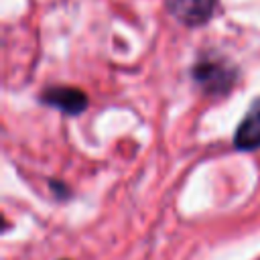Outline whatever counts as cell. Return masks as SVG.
Here are the masks:
<instances>
[{"label":"cell","instance_id":"3","mask_svg":"<svg viewBox=\"0 0 260 260\" xmlns=\"http://www.w3.org/2000/svg\"><path fill=\"white\" fill-rule=\"evenodd\" d=\"M41 102L49 104L65 114H81L87 108V95L77 89V87H67V85H57L49 87L41 93Z\"/></svg>","mask_w":260,"mask_h":260},{"label":"cell","instance_id":"1","mask_svg":"<svg viewBox=\"0 0 260 260\" xmlns=\"http://www.w3.org/2000/svg\"><path fill=\"white\" fill-rule=\"evenodd\" d=\"M193 77L209 93H223L232 87V83L236 79V71L230 69V65H225L221 61L205 59L193 67Z\"/></svg>","mask_w":260,"mask_h":260},{"label":"cell","instance_id":"2","mask_svg":"<svg viewBox=\"0 0 260 260\" xmlns=\"http://www.w3.org/2000/svg\"><path fill=\"white\" fill-rule=\"evenodd\" d=\"M167 10L185 26H201L211 20L217 0H165Z\"/></svg>","mask_w":260,"mask_h":260},{"label":"cell","instance_id":"4","mask_svg":"<svg viewBox=\"0 0 260 260\" xmlns=\"http://www.w3.org/2000/svg\"><path fill=\"white\" fill-rule=\"evenodd\" d=\"M234 144L240 150L260 148V100L252 106L248 116L240 122V126L236 130V136H234Z\"/></svg>","mask_w":260,"mask_h":260}]
</instances>
